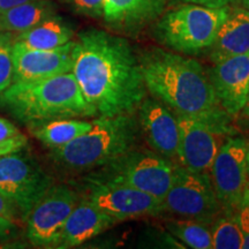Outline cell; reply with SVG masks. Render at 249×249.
I'll list each match as a JSON object with an SVG mask.
<instances>
[{
  "label": "cell",
  "instance_id": "obj_1",
  "mask_svg": "<svg viewBox=\"0 0 249 249\" xmlns=\"http://www.w3.org/2000/svg\"><path fill=\"white\" fill-rule=\"evenodd\" d=\"M71 73L96 116L134 113L147 97L132 45L107 31L90 28L79 34L74 42Z\"/></svg>",
  "mask_w": 249,
  "mask_h": 249
},
{
  "label": "cell",
  "instance_id": "obj_2",
  "mask_svg": "<svg viewBox=\"0 0 249 249\" xmlns=\"http://www.w3.org/2000/svg\"><path fill=\"white\" fill-rule=\"evenodd\" d=\"M138 58L147 91L174 113L231 123L201 62L160 48L144 50Z\"/></svg>",
  "mask_w": 249,
  "mask_h": 249
},
{
  "label": "cell",
  "instance_id": "obj_3",
  "mask_svg": "<svg viewBox=\"0 0 249 249\" xmlns=\"http://www.w3.org/2000/svg\"><path fill=\"white\" fill-rule=\"evenodd\" d=\"M0 107L33 127L57 119L96 116L71 71L12 83L0 93Z\"/></svg>",
  "mask_w": 249,
  "mask_h": 249
},
{
  "label": "cell",
  "instance_id": "obj_4",
  "mask_svg": "<svg viewBox=\"0 0 249 249\" xmlns=\"http://www.w3.org/2000/svg\"><path fill=\"white\" fill-rule=\"evenodd\" d=\"M141 129L134 113L98 117L88 132L62 147L52 149L51 157L70 170L98 169L138 147Z\"/></svg>",
  "mask_w": 249,
  "mask_h": 249
},
{
  "label": "cell",
  "instance_id": "obj_5",
  "mask_svg": "<svg viewBox=\"0 0 249 249\" xmlns=\"http://www.w3.org/2000/svg\"><path fill=\"white\" fill-rule=\"evenodd\" d=\"M230 6L219 8L187 4L161 14L154 28L158 43L187 55L209 51Z\"/></svg>",
  "mask_w": 249,
  "mask_h": 249
},
{
  "label": "cell",
  "instance_id": "obj_6",
  "mask_svg": "<svg viewBox=\"0 0 249 249\" xmlns=\"http://www.w3.org/2000/svg\"><path fill=\"white\" fill-rule=\"evenodd\" d=\"M174 163L154 150L135 147L96 169L88 180L123 183L163 201L169 192Z\"/></svg>",
  "mask_w": 249,
  "mask_h": 249
},
{
  "label": "cell",
  "instance_id": "obj_7",
  "mask_svg": "<svg viewBox=\"0 0 249 249\" xmlns=\"http://www.w3.org/2000/svg\"><path fill=\"white\" fill-rule=\"evenodd\" d=\"M164 205L166 211L176 216L209 225L224 213L209 172L189 170L179 163H174L172 182Z\"/></svg>",
  "mask_w": 249,
  "mask_h": 249
},
{
  "label": "cell",
  "instance_id": "obj_8",
  "mask_svg": "<svg viewBox=\"0 0 249 249\" xmlns=\"http://www.w3.org/2000/svg\"><path fill=\"white\" fill-rule=\"evenodd\" d=\"M176 117L179 124L178 163L189 170L209 172L223 143L235 135L231 123L183 114Z\"/></svg>",
  "mask_w": 249,
  "mask_h": 249
},
{
  "label": "cell",
  "instance_id": "obj_9",
  "mask_svg": "<svg viewBox=\"0 0 249 249\" xmlns=\"http://www.w3.org/2000/svg\"><path fill=\"white\" fill-rule=\"evenodd\" d=\"M249 141L242 136H229L211 165L209 174L224 213H235L249 187L247 157Z\"/></svg>",
  "mask_w": 249,
  "mask_h": 249
},
{
  "label": "cell",
  "instance_id": "obj_10",
  "mask_svg": "<svg viewBox=\"0 0 249 249\" xmlns=\"http://www.w3.org/2000/svg\"><path fill=\"white\" fill-rule=\"evenodd\" d=\"M79 200V194L67 185L50 186L23 218L28 240L36 247H57L65 223Z\"/></svg>",
  "mask_w": 249,
  "mask_h": 249
},
{
  "label": "cell",
  "instance_id": "obj_11",
  "mask_svg": "<svg viewBox=\"0 0 249 249\" xmlns=\"http://www.w3.org/2000/svg\"><path fill=\"white\" fill-rule=\"evenodd\" d=\"M51 185V177L28 156L20 151L0 156V194L22 218Z\"/></svg>",
  "mask_w": 249,
  "mask_h": 249
},
{
  "label": "cell",
  "instance_id": "obj_12",
  "mask_svg": "<svg viewBox=\"0 0 249 249\" xmlns=\"http://www.w3.org/2000/svg\"><path fill=\"white\" fill-rule=\"evenodd\" d=\"M88 193L85 197L118 222L160 216L166 211L163 201L133 187L95 180H88Z\"/></svg>",
  "mask_w": 249,
  "mask_h": 249
},
{
  "label": "cell",
  "instance_id": "obj_13",
  "mask_svg": "<svg viewBox=\"0 0 249 249\" xmlns=\"http://www.w3.org/2000/svg\"><path fill=\"white\" fill-rule=\"evenodd\" d=\"M207 71L223 110L232 119L240 116L249 90V51L214 62Z\"/></svg>",
  "mask_w": 249,
  "mask_h": 249
},
{
  "label": "cell",
  "instance_id": "obj_14",
  "mask_svg": "<svg viewBox=\"0 0 249 249\" xmlns=\"http://www.w3.org/2000/svg\"><path fill=\"white\" fill-rule=\"evenodd\" d=\"M138 108L140 129L148 144L164 158L178 163L179 124L174 112L155 97H145Z\"/></svg>",
  "mask_w": 249,
  "mask_h": 249
},
{
  "label": "cell",
  "instance_id": "obj_15",
  "mask_svg": "<svg viewBox=\"0 0 249 249\" xmlns=\"http://www.w3.org/2000/svg\"><path fill=\"white\" fill-rule=\"evenodd\" d=\"M74 42L52 50H30L13 40V83L46 79L71 71Z\"/></svg>",
  "mask_w": 249,
  "mask_h": 249
},
{
  "label": "cell",
  "instance_id": "obj_16",
  "mask_svg": "<svg viewBox=\"0 0 249 249\" xmlns=\"http://www.w3.org/2000/svg\"><path fill=\"white\" fill-rule=\"evenodd\" d=\"M167 0H105V23L111 29L134 35L158 20Z\"/></svg>",
  "mask_w": 249,
  "mask_h": 249
},
{
  "label": "cell",
  "instance_id": "obj_17",
  "mask_svg": "<svg viewBox=\"0 0 249 249\" xmlns=\"http://www.w3.org/2000/svg\"><path fill=\"white\" fill-rule=\"evenodd\" d=\"M118 222L88 198H80L68 216L55 248H73L85 244Z\"/></svg>",
  "mask_w": 249,
  "mask_h": 249
},
{
  "label": "cell",
  "instance_id": "obj_18",
  "mask_svg": "<svg viewBox=\"0 0 249 249\" xmlns=\"http://www.w3.org/2000/svg\"><path fill=\"white\" fill-rule=\"evenodd\" d=\"M210 60L222 61L249 51V11L245 7H231L217 31L210 48Z\"/></svg>",
  "mask_w": 249,
  "mask_h": 249
},
{
  "label": "cell",
  "instance_id": "obj_19",
  "mask_svg": "<svg viewBox=\"0 0 249 249\" xmlns=\"http://www.w3.org/2000/svg\"><path fill=\"white\" fill-rule=\"evenodd\" d=\"M73 35L71 28L62 18L53 15L31 29L14 36L13 40L26 49L52 50L70 43Z\"/></svg>",
  "mask_w": 249,
  "mask_h": 249
},
{
  "label": "cell",
  "instance_id": "obj_20",
  "mask_svg": "<svg viewBox=\"0 0 249 249\" xmlns=\"http://www.w3.org/2000/svg\"><path fill=\"white\" fill-rule=\"evenodd\" d=\"M53 15L54 5L48 0H35L15 6L0 13V33L18 35Z\"/></svg>",
  "mask_w": 249,
  "mask_h": 249
},
{
  "label": "cell",
  "instance_id": "obj_21",
  "mask_svg": "<svg viewBox=\"0 0 249 249\" xmlns=\"http://www.w3.org/2000/svg\"><path fill=\"white\" fill-rule=\"evenodd\" d=\"M92 121L74 119H57L33 127V133L46 147L53 149L67 144L90 130Z\"/></svg>",
  "mask_w": 249,
  "mask_h": 249
},
{
  "label": "cell",
  "instance_id": "obj_22",
  "mask_svg": "<svg viewBox=\"0 0 249 249\" xmlns=\"http://www.w3.org/2000/svg\"><path fill=\"white\" fill-rule=\"evenodd\" d=\"M169 232L193 249H211V229L205 224L189 218L169 219L165 223Z\"/></svg>",
  "mask_w": 249,
  "mask_h": 249
},
{
  "label": "cell",
  "instance_id": "obj_23",
  "mask_svg": "<svg viewBox=\"0 0 249 249\" xmlns=\"http://www.w3.org/2000/svg\"><path fill=\"white\" fill-rule=\"evenodd\" d=\"M211 241L214 249H241L242 235L234 213L219 216L213 224Z\"/></svg>",
  "mask_w": 249,
  "mask_h": 249
},
{
  "label": "cell",
  "instance_id": "obj_24",
  "mask_svg": "<svg viewBox=\"0 0 249 249\" xmlns=\"http://www.w3.org/2000/svg\"><path fill=\"white\" fill-rule=\"evenodd\" d=\"M13 34L0 33V93L13 83Z\"/></svg>",
  "mask_w": 249,
  "mask_h": 249
},
{
  "label": "cell",
  "instance_id": "obj_25",
  "mask_svg": "<svg viewBox=\"0 0 249 249\" xmlns=\"http://www.w3.org/2000/svg\"><path fill=\"white\" fill-rule=\"evenodd\" d=\"M77 13L91 18L103 17L105 0H65Z\"/></svg>",
  "mask_w": 249,
  "mask_h": 249
},
{
  "label": "cell",
  "instance_id": "obj_26",
  "mask_svg": "<svg viewBox=\"0 0 249 249\" xmlns=\"http://www.w3.org/2000/svg\"><path fill=\"white\" fill-rule=\"evenodd\" d=\"M234 216L242 235V248L249 249V208L242 205Z\"/></svg>",
  "mask_w": 249,
  "mask_h": 249
},
{
  "label": "cell",
  "instance_id": "obj_27",
  "mask_svg": "<svg viewBox=\"0 0 249 249\" xmlns=\"http://www.w3.org/2000/svg\"><path fill=\"white\" fill-rule=\"evenodd\" d=\"M27 138L22 134L14 136V138L0 142V156L12 154L15 151H21L26 147Z\"/></svg>",
  "mask_w": 249,
  "mask_h": 249
},
{
  "label": "cell",
  "instance_id": "obj_28",
  "mask_svg": "<svg viewBox=\"0 0 249 249\" xmlns=\"http://www.w3.org/2000/svg\"><path fill=\"white\" fill-rule=\"evenodd\" d=\"M20 130L14 126L11 121L0 118V142L20 135Z\"/></svg>",
  "mask_w": 249,
  "mask_h": 249
},
{
  "label": "cell",
  "instance_id": "obj_29",
  "mask_svg": "<svg viewBox=\"0 0 249 249\" xmlns=\"http://www.w3.org/2000/svg\"><path fill=\"white\" fill-rule=\"evenodd\" d=\"M15 232L14 220L0 217V242L8 240Z\"/></svg>",
  "mask_w": 249,
  "mask_h": 249
},
{
  "label": "cell",
  "instance_id": "obj_30",
  "mask_svg": "<svg viewBox=\"0 0 249 249\" xmlns=\"http://www.w3.org/2000/svg\"><path fill=\"white\" fill-rule=\"evenodd\" d=\"M180 1L187 2V4L205 6V7L219 8L225 7V6H230L232 2L236 1V0H180Z\"/></svg>",
  "mask_w": 249,
  "mask_h": 249
},
{
  "label": "cell",
  "instance_id": "obj_31",
  "mask_svg": "<svg viewBox=\"0 0 249 249\" xmlns=\"http://www.w3.org/2000/svg\"><path fill=\"white\" fill-rule=\"evenodd\" d=\"M15 209L6 198L0 194V217L7 218V219L14 220Z\"/></svg>",
  "mask_w": 249,
  "mask_h": 249
},
{
  "label": "cell",
  "instance_id": "obj_32",
  "mask_svg": "<svg viewBox=\"0 0 249 249\" xmlns=\"http://www.w3.org/2000/svg\"><path fill=\"white\" fill-rule=\"evenodd\" d=\"M30 1H35V0H0V13L12 7H15V6L26 4V2Z\"/></svg>",
  "mask_w": 249,
  "mask_h": 249
},
{
  "label": "cell",
  "instance_id": "obj_33",
  "mask_svg": "<svg viewBox=\"0 0 249 249\" xmlns=\"http://www.w3.org/2000/svg\"><path fill=\"white\" fill-rule=\"evenodd\" d=\"M240 116L244 118V119L249 121V90H248V95H247V101H246V104L244 108H242Z\"/></svg>",
  "mask_w": 249,
  "mask_h": 249
},
{
  "label": "cell",
  "instance_id": "obj_34",
  "mask_svg": "<svg viewBox=\"0 0 249 249\" xmlns=\"http://www.w3.org/2000/svg\"><path fill=\"white\" fill-rule=\"evenodd\" d=\"M242 205H246V207L249 208V187L246 189V192L244 194V198H242Z\"/></svg>",
  "mask_w": 249,
  "mask_h": 249
},
{
  "label": "cell",
  "instance_id": "obj_35",
  "mask_svg": "<svg viewBox=\"0 0 249 249\" xmlns=\"http://www.w3.org/2000/svg\"><path fill=\"white\" fill-rule=\"evenodd\" d=\"M242 4H244V7L249 11V0H242Z\"/></svg>",
  "mask_w": 249,
  "mask_h": 249
},
{
  "label": "cell",
  "instance_id": "obj_36",
  "mask_svg": "<svg viewBox=\"0 0 249 249\" xmlns=\"http://www.w3.org/2000/svg\"><path fill=\"white\" fill-rule=\"evenodd\" d=\"M247 165H248V177H249V151H248V157H247Z\"/></svg>",
  "mask_w": 249,
  "mask_h": 249
}]
</instances>
